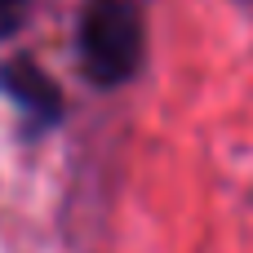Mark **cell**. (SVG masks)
Here are the masks:
<instances>
[{"instance_id": "1", "label": "cell", "mask_w": 253, "mask_h": 253, "mask_svg": "<svg viewBox=\"0 0 253 253\" xmlns=\"http://www.w3.org/2000/svg\"><path fill=\"white\" fill-rule=\"evenodd\" d=\"M147 13L138 0H84L76 18V62L93 89H120L142 71Z\"/></svg>"}, {"instance_id": "2", "label": "cell", "mask_w": 253, "mask_h": 253, "mask_svg": "<svg viewBox=\"0 0 253 253\" xmlns=\"http://www.w3.org/2000/svg\"><path fill=\"white\" fill-rule=\"evenodd\" d=\"M0 93H4V98L18 107V116H22L27 125H36V129H53V125H62V116H67V98H62V89H58V80H53L40 62L22 58V53L0 58Z\"/></svg>"}, {"instance_id": "3", "label": "cell", "mask_w": 253, "mask_h": 253, "mask_svg": "<svg viewBox=\"0 0 253 253\" xmlns=\"http://www.w3.org/2000/svg\"><path fill=\"white\" fill-rule=\"evenodd\" d=\"M31 18V0H0V44L13 40Z\"/></svg>"}]
</instances>
